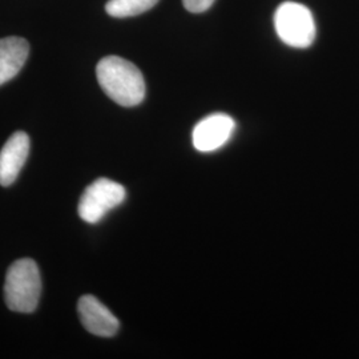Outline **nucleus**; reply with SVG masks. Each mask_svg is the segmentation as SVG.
I'll use <instances>...</instances> for the list:
<instances>
[{
  "label": "nucleus",
  "instance_id": "f257e3e1",
  "mask_svg": "<svg viewBox=\"0 0 359 359\" xmlns=\"http://www.w3.org/2000/svg\"><path fill=\"white\" fill-rule=\"evenodd\" d=\"M97 81L105 95L121 107H136L145 97L142 71L118 56H107L96 67Z\"/></svg>",
  "mask_w": 359,
  "mask_h": 359
},
{
  "label": "nucleus",
  "instance_id": "f03ea898",
  "mask_svg": "<svg viewBox=\"0 0 359 359\" xmlns=\"http://www.w3.org/2000/svg\"><path fill=\"white\" fill-rule=\"evenodd\" d=\"M41 278L38 265L31 258L15 261L7 270L4 299L7 308L18 313H32L38 308Z\"/></svg>",
  "mask_w": 359,
  "mask_h": 359
},
{
  "label": "nucleus",
  "instance_id": "7ed1b4c3",
  "mask_svg": "<svg viewBox=\"0 0 359 359\" xmlns=\"http://www.w3.org/2000/svg\"><path fill=\"white\" fill-rule=\"evenodd\" d=\"M274 28L278 38L293 48H308L317 34L313 13L306 6L283 1L274 13Z\"/></svg>",
  "mask_w": 359,
  "mask_h": 359
},
{
  "label": "nucleus",
  "instance_id": "20e7f679",
  "mask_svg": "<svg viewBox=\"0 0 359 359\" xmlns=\"http://www.w3.org/2000/svg\"><path fill=\"white\" fill-rule=\"evenodd\" d=\"M127 197L126 188L112 180L99 179L93 181L80 197L77 212L79 216L88 222L96 224Z\"/></svg>",
  "mask_w": 359,
  "mask_h": 359
},
{
  "label": "nucleus",
  "instance_id": "39448f33",
  "mask_svg": "<svg viewBox=\"0 0 359 359\" xmlns=\"http://www.w3.org/2000/svg\"><path fill=\"white\" fill-rule=\"evenodd\" d=\"M234 128L236 123L229 115L206 116L193 129V147L198 152H215L229 142Z\"/></svg>",
  "mask_w": 359,
  "mask_h": 359
},
{
  "label": "nucleus",
  "instance_id": "423d86ee",
  "mask_svg": "<svg viewBox=\"0 0 359 359\" xmlns=\"http://www.w3.org/2000/svg\"><path fill=\"white\" fill-rule=\"evenodd\" d=\"M77 313L83 326L93 335L109 338L114 337L120 322L111 310L93 295H83L77 302Z\"/></svg>",
  "mask_w": 359,
  "mask_h": 359
},
{
  "label": "nucleus",
  "instance_id": "0eeeda50",
  "mask_svg": "<svg viewBox=\"0 0 359 359\" xmlns=\"http://www.w3.org/2000/svg\"><path fill=\"white\" fill-rule=\"evenodd\" d=\"M31 142L26 132L18 130L0 151V185L10 187L18 179L29 154Z\"/></svg>",
  "mask_w": 359,
  "mask_h": 359
},
{
  "label": "nucleus",
  "instance_id": "6e6552de",
  "mask_svg": "<svg viewBox=\"0 0 359 359\" xmlns=\"http://www.w3.org/2000/svg\"><path fill=\"white\" fill-rule=\"evenodd\" d=\"M29 55V44L19 36L0 39V86L16 76Z\"/></svg>",
  "mask_w": 359,
  "mask_h": 359
},
{
  "label": "nucleus",
  "instance_id": "1a4fd4ad",
  "mask_svg": "<svg viewBox=\"0 0 359 359\" xmlns=\"http://www.w3.org/2000/svg\"><path fill=\"white\" fill-rule=\"evenodd\" d=\"M160 0H109L105 11L112 18H130L144 13L158 3Z\"/></svg>",
  "mask_w": 359,
  "mask_h": 359
},
{
  "label": "nucleus",
  "instance_id": "9d476101",
  "mask_svg": "<svg viewBox=\"0 0 359 359\" xmlns=\"http://www.w3.org/2000/svg\"><path fill=\"white\" fill-rule=\"evenodd\" d=\"M182 3L189 13H201L209 10L215 0H182Z\"/></svg>",
  "mask_w": 359,
  "mask_h": 359
}]
</instances>
